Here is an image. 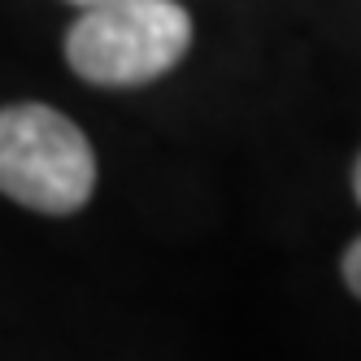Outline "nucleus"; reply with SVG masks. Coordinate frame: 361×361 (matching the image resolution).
<instances>
[{"label":"nucleus","mask_w":361,"mask_h":361,"mask_svg":"<svg viewBox=\"0 0 361 361\" xmlns=\"http://www.w3.org/2000/svg\"><path fill=\"white\" fill-rule=\"evenodd\" d=\"M96 152L66 114L48 105L0 109V192L35 214L61 218L92 200Z\"/></svg>","instance_id":"f03ea898"},{"label":"nucleus","mask_w":361,"mask_h":361,"mask_svg":"<svg viewBox=\"0 0 361 361\" xmlns=\"http://www.w3.org/2000/svg\"><path fill=\"white\" fill-rule=\"evenodd\" d=\"M344 283L357 292V300H361V240H353L348 244V252H344Z\"/></svg>","instance_id":"7ed1b4c3"},{"label":"nucleus","mask_w":361,"mask_h":361,"mask_svg":"<svg viewBox=\"0 0 361 361\" xmlns=\"http://www.w3.org/2000/svg\"><path fill=\"white\" fill-rule=\"evenodd\" d=\"M353 192H357V200H361V157H357V166H353Z\"/></svg>","instance_id":"20e7f679"},{"label":"nucleus","mask_w":361,"mask_h":361,"mask_svg":"<svg viewBox=\"0 0 361 361\" xmlns=\"http://www.w3.org/2000/svg\"><path fill=\"white\" fill-rule=\"evenodd\" d=\"M192 18L174 0H105L87 5L66 35L74 74L96 87H140L183 61Z\"/></svg>","instance_id":"f257e3e1"},{"label":"nucleus","mask_w":361,"mask_h":361,"mask_svg":"<svg viewBox=\"0 0 361 361\" xmlns=\"http://www.w3.org/2000/svg\"><path fill=\"white\" fill-rule=\"evenodd\" d=\"M74 5H83V9H87V5H105V0H74Z\"/></svg>","instance_id":"39448f33"}]
</instances>
